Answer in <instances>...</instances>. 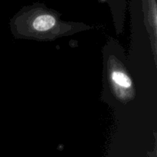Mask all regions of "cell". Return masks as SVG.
Segmentation results:
<instances>
[{"mask_svg":"<svg viewBox=\"0 0 157 157\" xmlns=\"http://www.w3.org/2000/svg\"><path fill=\"white\" fill-rule=\"evenodd\" d=\"M109 76L115 94L123 101L131 99L133 96V83L125 69L120 64L113 63L110 67Z\"/></svg>","mask_w":157,"mask_h":157,"instance_id":"1","label":"cell"},{"mask_svg":"<svg viewBox=\"0 0 157 157\" xmlns=\"http://www.w3.org/2000/svg\"><path fill=\"white\" fill-rule=\"evenodd\" d=\"M56 23L55 17L51 15H42L37 17L33 21V27L38 32L50 30Z\"/></svg>","mask_w":157,"mask_h":157,"instance_id":"2","label":"cell"}]
</instances>
